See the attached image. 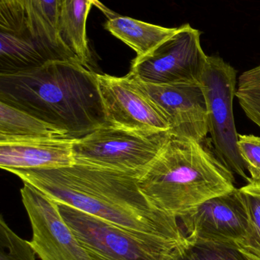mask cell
Listing matches in <instances>:
<instances>
[{
	"instance_id": "cell-14",
	"label": "cell",
	"mask_w": 260,
	"mask_h": 260,
	"mask_svg": "<svg viewBox=\"0 0 260 260\" xmlns=\"http://www.w3.org/2000/svg\"><path fill=\"white\" fill-rule=\"evenodd\" d=\"M105 29L133 49L137 57L152 53L178 30V27H162L119 15L109 17Z\"/></svg>"
},
{
	"instance_id": "cell-12",
	"label": "cell",
	"mask_w": 260,
	"mask_h": 260,
	"mask_svg": "<svg viewBox=\"0 0 260 260\" xmlns=\"http://www.w3.org/2000/svg\"><path fill=\"white\" fill-rule=\"evenodd\" d=\"M76 139H45L0 143V167L13 169H56L75 165Z\"/></svg>"
},
{
	"instance_id": "cell-17",
	"label": "cell",
	"mask_w": 260,
	"mask_h": 260,
	"mask_svg": "<svg viewBox=\"0 0 260 260\" xmlns=\"http://www.w3.org/2000/svg\"><path fill=\"white\" fill-rule=\"evenodd\" d=\"M0 75L31 71L47 63L30 37L0 31Z\"/></svg>"
},
{
	"instance_id": "cell-15",
	"label": "cell",
	"mask_w": 260,
	"mask_h": 260,
	"mask_svg": "<svg viewBox=\"0 0 260 260\" xmlns=\"http://www.w3.org/2000/svg\"><path fill=\"white\" fill-rule=\"evenodd\" d=\"M72 139L67 133L0 102V143L20 141Z\"/></svg>"
},
{
	"instance_id": "cell-21",
	"label": "cell",
	"mask_w": 260,
	"mask_h": 260,
	"mask_svg": "<svg viewBox=\"0 0 260 260\" xmlns=\"http://www.w3.org/2000/svg\"><path fill=\"white\" fill-rule=\"evenodd\" d=\"M36 253L29 241L18 236L0 218V260H36Z\"/></svg>"
},
{
	"instance_id": "cell-9",
	"label": "cell",
	"mask_w": 260,
	"mask_h": 260,
	"mask_svg": "<svg viewBox=\"0 0 260 260\" xmlns=\"http://www.w3.org/2000/svg\"><path fill=\"white\" fill-rule=\"evenodd\" d=\"M189 239L238 246L248 233L250 217L239 189L214 197L179 217Z\"/></svg>"
},
{
	"instance_id": "cell-11",
	"label": "cell",
	"mask_w": 260,
	"mask_h": 260,
	"mask_svg": "<svg viewBox=\"0 0 260 260\" xmlns=\"http://www.w3.org/2000/svg\"><path fill=\"white\" fill-rule=\"evenodd\" d=\"M137 82L166 116L171 136L194 139L200 143L206 141L209 120L200 82L167 85Z\"/></svg>"
},
{
	"instance_id": "cell-24",
	"label": "cell",
	"mask_w": 260,
	"mask_h": 260,
	"mask_svg": "<svg viewBox=\"0 0 260 260\" xmlns=\"http://www.w3.org/2000/svg\"><path fill=\"white\" fill-rule=\"evenodd\" d=\"M91 1L93 2V5H94V6H97V7H99V9H102V10L105 12V15H108V14L111 15V12H110L109 11H108V9H107L106 8L103 6V5L101 4V3H99L98 0H91Z\"/></svg>"
},
{
	"instance_id": "cell-18",
	"label": "cell",
	"mask_w": 260,
	"mask_h": 260,
	"mask_svg": "<svg viewBox=\"0 0 260 260\" xmlns=\"http://www.w3.org/2000/svg\"><path fill=\"white\" fill-rule=\"evenodd\" d=\"M171 260H251L237 246L212 241L191 240L176 251Z\"/></svg>"
},
{
	"instance_id": "cell-5",
	"label": "cell",
	"mask_w": 260,
	"mask_h": 260,
	"mask_svg": "<svg viewBox=\"0 0 260 260\" xmlns=\"http://www.w3.org/2000/svg\"><path fill=\"white\" fill-rule=\"evenodd\" d=\"M63 218L93 260H171L184 241L134 233L57 203Z\"/></svg>"
},
{
	"instance_id": "cell-20",
	"label": "cell",
	"mask_w": 260,
	"mask_h": 260,
	"mask_svg": "<svg viewBox=\"0 0 260 260\" xmlns=\"http://www.w3.org/2000/svg\"><path fill=\"white\" fill-rule=\"evenodd\" d=\"M236 98L247 118L260 129V64L240 76Z\"/></svg>"
},
{
	"instance_id": "cell-2",
	"label": "cell",
	"mask_w": 260,
	"mask_h": 260,
	"mask_svg": "<svg viewBox=\"0 0 260 260\" xmlns=\"http://www.w3.org/2000/svg\"><path fill=\"white\" fill-rule=\"evenodd\" d=\"M97 75L69 61L0 75V102L80 139L107 124Z\"/></svg>"
},
{
	"instance_id": "cell-10",
	"label": "cell",
	"mask_w": 260,
	"mask_h": 260,
	"mask_svg": "<svg viewBox=\"0 0 260 260\" xmlns=\"http://www.w3.org/2000/svg\"><path fill=\"white\" fill-rule=\"evenodd\" d=\"M97 79L107 124L142 131L170 129L161 110L128 75L98 74Z\"/></svg>"
},
{
	"instance_id": "cell-6",
	"label": "cell",
	"mask_w": 260,
	"mask_h": 260,
	"mask_svg": "<svg viewBox=\"0 0 260 260\" xmlns=\"http://www.w3.org/2000/svg\"><path fill=\"white\" fill-rule=\"evenodd\" d=\"M207 107L209 133L220 161L233 174L250 182L240 154L234 117L237 72L219 56H208L200 79Z\"/></svg>"
},
{
	"instance_id": "cell-19",
	"label": "cell",
	"mask_w": 260,
	"mask_h": 260,
	"mask_svg": "<svg viewBox=\"0 0 260 260\" xmlns=\"http://www.w3.org/2000/svg\"><path fill=\"white\" fill-rule=\"evenodd\" d=\"M250 217L245 239L237 247L251 260H260V180H250L239 189Z\"/></svg>"
},
{
	"instance_id": "cell-13",
	"label": "cell",
	"mask_w": 260,
	"mask_h": 260,
	"mask_svg": "<svg viewBox=\"0 0 260 260\" xmlns=\"http://www.w3.org/2000/svg\"><path fill=\"white\" fill-rule=\"evenodd\" d=\"M24 7L32 41L47 62L69 61L81 63L60 34L59 0H24Z\"/></svg>"
},
{
	"instance_id": "cell-8",
	"label": "cell",
	"mask_w": 260,
	"mask_h": 260,
	"mask_svg": "<svg viewBox=\"0 0 260 260\" xmlns=\"http://www.w3.org/2000/svg\"><path fill=\"white\" fill-rule=\"evenodd\" d=\"M21 200L32 229L30 243L41 260H93L61 215L57 203L24 183Z\"/></svg>"
},
{
	"instance_id": "cell-4",
	"label": "cell",
	"mask_w": 260,
	"mask_h": 260,
	"mask_svg": "<svg viewBox=\"0 0 260 260\" xmlns=\"http://www.w3.org/2000/svg\"><path fill=\"white\" fill-rule=\"evenodd\" d=\"M171 138L169 131H142L105 124L73 142L75 164L141 176Z\"/></svg>"
},
{
	"instance_id": "cell-7",
	"label": "cell",
	"mask_w": 260,
	"mask_h": 260,
	"mask_svg": "<svg viewBox=\"0 0 260 260\" xmlns=\"http://www.w3.org/2000/svg\"><path fill=\"white\" fill-rule=\"evenodd\" d=\"M201 35L189 24L180 26L152 53L137 56L128 76L154 85L198 83L208 57L201 47Z\"/></svg>"
},
{
	"instance_id": "cell-3",
	"label": "cell",
	"mask_w": 260,
	"mask_h": 260,
	"mask_svg": "<svg viewBox=\"0 0 260 260\" xmlns=\"http://www.w3.org/2000/svg\"><path fill=\"white\" fill-rule=\"evenodd\" d=\"M138 185L154 206L177 218L236 189L233 173L203 143L172 136Z\"/></svg>"
},
{
	"instance_id": "cell-16",
	"label": "cell",
	"mask_w": 260,
	"mask_h": 260,
	"mask_svg": "<svg viewBox=\"0 0 260 260\" xmlns=\"http://www.w3.org/2000/svg\"><path fill=\"white\" fill-rule=\"evenodd\" d=\"M59 30L61 38L81 63L88 67L91 61L86 35V21L93 6L91 0H59Z\"/></svg>"
},
{
	"instance_id": "cell-23",
	"label": "cell",
	"mask_w": 260,
	"mask_h": 260,
	"mask_svg": "<svg viewBox=\"0 0 260 260\" xmlns=\"http://www.w3.org/2000/svg\"><path fill=\"white\" fill-rule=\"evenodd\" d=\"M0 12L12 15H24V0H0Z\"/></svg>"
},
{
	"instance_id": "cell-1",
	"label": "cell",
	"mask_w": 260,
	"mask_h": 260,
	"mask_svg": "<svg viewBox=\"0 0 260 260\" xmlns=\"http://www.w3.org/2000/svg\"><path fill=\"white\" fill-rule=\"evenodd\" d=\"M9 172L57 203L134 233L183 242L178 218L154 206L139 187L140 176L88 165Z\"/></svg>"
},
{
	"instance_id": "cell-22",
	"label": "cell",
	"mask_w": 260,
	"mask_h": 260,
	"mask_svg": "<svg viewBox=\"0 0 260 260\" xmlns=\"http://www.w3.org/2000/svg\"><path fill=\"white\" fill-rule=\"evenodd\" d=\"M240 154L250 174V180H260V137L253 135H239Z\"/></svg>"
}]
</instances>
